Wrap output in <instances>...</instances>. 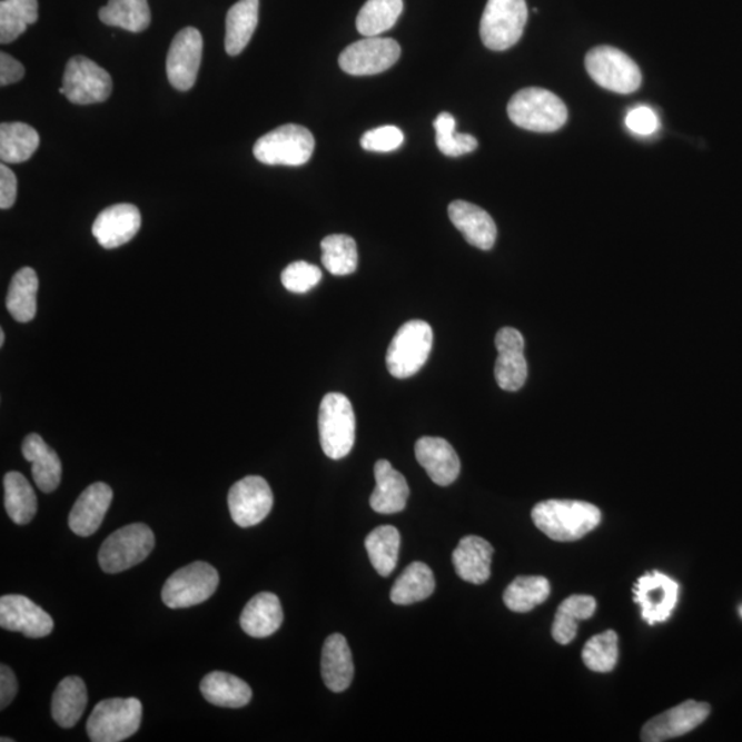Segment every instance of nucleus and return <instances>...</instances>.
I'll return each instance as SVG.
<instances>
[{
  "label": "nucleus",
  "mask_w": 742,
  "mask_h": 742,
  "mask_svg": "<svg viewBox=\"0 0 742 742\" xmlns=\"http://www.w3.org/2000/svg\"><path fill=\"white\" fill-rule=\"evenodd\" d=\"M22 455L32 464V477L40 491L49 494L60 486L62 464L58 454L42 439L31 434L22 443Z\"/></svg>",
  "instance_id": "25"
},
{
  "label": "nucleus",
  "mask_w": 742,
  "mask_h": 742,
  "mask_svg": "<svg viewBox=\"0 0 742 742\" xmlns=\"http://www.w3.org/2000/svg\"><path fill=\"white\" fill-rule=\"evenodd\" d=\"M17 200V178L6 164L0 166V208L9 209Z\"/></svg>",
  "instance_id": "47"
},
{
  "label": "nucleus",
  "mask_w": 742,
  "mask_h": 742,
  "mask_svg": "<svg viewBox=\"0 0 742 742\" xmlns=\"http://www.w3.org/2000/svg\"><path fill=\"white\" fill-rule=\"evenodd\" d=\"M434 346V332L425 320H408L397 330L387 353L388 372L395 378H408L417 374Z\"/></svg>",
  "instance_id": "5"
},
{
  "label": "nucleus",
  "mask_w": 742,
  "mask_h": 742,
  "mask_svg": "<svg viewBox=\"0 0 742 742\" xmlns=\"http://www.w3.org/2000/svg\"><path fill=\"white\" fill-rule=\"evenodd\" d=\"M405 144V133L395 126H383L364 133L360 139L362 148L377 154H388Z\"/></svg>",
  "instance_id": "45"
},
{
  "label": "nucleus",
  "mask_w": 742,
  "mask_h": 742,
  "mask_svg": "<svg viewBox=\"0 0 742 742\" xmlns=\"http://www.w3.org/2000/svg\"><path fill=\"white\" fill-rule=\"evenodd\" d=\"M680 598V584L662 572L653 571L634 584V601L647 624L669 621Z\"/></svg>",
  "instance_id": "13"
},
{
  "label": "nucleus",
  "mask_w": 742,
  "mask_h": 742,
  "mask_svg": "<svg viewBox=\"0 0 742 742\" xmlns=\"http://www.w3.org/2000/svg\"><path fill=\"white\" fill-rule=\"evenodd\" d=\"M711 712L710 704L687 700L657 716L652 718L642 729L641 740L645 742H662L681 738L700 726Z\"/></svg>",
  "instance_id": "16"
},
{
  "label": "nucleus",
  "mask_w": 742,
  "mask_h": 742,
  "mask_svg": "<svg viewBox=\"0 0 742 742\" xmlns=\"http://www.w3.org/2000/svg\"><path fill=\"white\" fill-rule=\"evenodd\" d=\"M201 32L187 27L174 38L167 57L169 83L179 91L190 90L196 85L202 60Z\"/></svg>",
  "instance_id": "15"
},
{
  "label": "nucleus",
  "mask_w": 742,
  "mask_h": 742,
  "mask_svg": "<svg viewBox=\"0 0 742 742\" xmlns=\"http://www.w3.org/2000/svg\"><path fill=\"white\" fill-rule=\"evenodd\" d=\"M23 75H26V69L20 61L6 52L0 55V85L4 87L17 83L23 78Z\"/></svg>",
  "instance_id": "48"
},
{
  "label": "nucleus",
  "mask_w": 742,
  "mask_h": 742,
  "mask_svg": "<svg viewBox=\"0 0 742 742\" xmlns=\"http://www.w3.org/2000/svg\"><path fill=\"white\" fill-rule=\"evenodd\" d=\"M399 43L389 38H366L342 52L340 68L353 76H372L385 72L399 60Z\"/></svg>",
  "instance_id": "12"
},
{
  "label": "nucleus",
  "mask_w": 742,
  "mask_h": 742,
  "mask_svg": "<svg viewBox=\"0 0 742 742\" xmlns=\"http://www.w3.org/2000/svg\"><path fill=\"white\" fill-rule=\"evenodd\" d=\"M0 741H2V742H11V741H14V740L2 738V739H0Z\"/></svg>",
  "instance_id": "51"
},
{
  "label": "nucleus",
  "mask_w": 742,
  "mask_h": 742,
  "mask_svg": "<svg viewBox=\"0 0 742 742\" xmlns=\"http://www.w3.org/2000/svg\"><path fill=\"white\" fill-rule=\"evenodd\" d=\"M40 145L33 127L23 122H3L0 126V159L3 164H20L31 159Z\"/></svg>",
  "instance_id": "34"
},
{
  "label": "nucleus",
  "mask_w": 742,
  "mask_h": 742,
  "mask_svg": "<svg viewBox=\"0 0 742 742\" xmlns=\"http://www.w3.org/2000/svg\"><path fill=\"white\" fill-rule=\"evenodd\" d=\"M4 507L16 524L31 523L38 512L37 494L20 472L4 476Z\"/></svg>",
  "instance_id": "35"
},
{
  "label": "nucleus",
  "mask_w": 742,
  "mask_h": 742,
  "mask_svg": "<svg viewBox=\"0 0 742 742\" xmlns=\"http://www.w3.org/2000/svg\"><path fill=\"white\" fill-rule=\"evenodd\" d=\"M142 711L138 699L103 700L87 721V734L92 742L125 741L138 732Z\"/></svg>",
  "instance_id": "6"
},
{
  "label": "nucleus",
  "mask_w": 742,
  "mask_h": 742,
  "mask_svg": "<svg viewBox=\"0 0 742 742\" xmlns=\"http://www.w3.org/2000/svg\"><path fill=\"white\" fill-rule=\"evenodd\" d=\"M19 685H17V677L8 665H0V709L11 704V701L17 696Z\"/></svg>",
  "instance_id": "49"
},
{
  "label": "nucleus",
  "mask_w": 742,
  "mask_h": 742,
  "mask_svg": "<svg viewBox=\"0 0 742 742\" xmlns=\"http://www.w3.org/2000/svg\"><path fill=\"white\" fill-rule=\"evenodd\" d=\"M402 13L403 0H367L356 19V28L365 38L379 37L395 26Z\"/></svg>",
  "instance_id": "39"
},
{
  "label": "nucleus",
  "mask_w": 742,
  "mask_h": 742,
  "mask_svg": "<svg viewBox=\"0 0 742 742\" xmlns=\"http://www.w3.org/2000/svg\"><path fill=\"white\" fill-rule=\"evenodd\" d=\"M259 23V0H239L226 17L225 47L227 55H241Z\"/></svg>",
  "instance_id": "29"
},
{
  "label": "nucleus",
  "mask_w": 742,
  "mask_h": 742,
  "mask_svg": "<svg viewBox=\"0 0 742 742\" xmlns=\"http://www.w3.org/2000/svg\"><path fill=\"white\" fill-rule=\"evenodd\" d=\"M619 639L613 630L594 635L587 641L582 652L583 663L594 673H611L619 659Z\"/></svg>",
  "instance_id": "42"
},
{
  "label": "nucleus",
  "mask_w": 742,
  "mask_h": 742,
  "mask_svg": "<svg viewBox=\"0 0 742 742\" xmlns=\"http://www.w3.org/2000/svg\"><path fill=\"white\" fill-rule=\"evenodd\" d=\"M323 263L332 276H349L358 268V248L353 237L344 234L327 236L320 243Z\"/></svg>",
  "instance_id": "41"
},
{
  "label": "nucleus",
  "mask_w": 742,
  "mask_h": 742,
  "mask_svg": "<svg viewBox=\"0 0 742 742\" xmlns=\"http://www.w3.org/2000/svg\"><path fill=\"white\" fill-rule=\"evenodd\" d=\"M99 19L109 27H119L128 32H142L150 26L148 0H109L99 10Z\"/></svg>",
  "instance_id": "37"
},
{
  "label": "nucleus",
  "mask_w": 742,
  "mask_h": 742,
  "mask_svg": "<svg viewBox=\"0 0 742 742\" xmlns=\"http://www.w3.org/2000/svg\"><path fill=\"white\" fill-rule=\"evenodd\" d=\"M323 677L332 692L347 691L354 680V660L348 642L342 634L327 636L323 651Z\"/></svg>",
  "instance_id": "27"
},
{
  "label": "nucleus",
  "mask_w": 742,
  "mask_h": 742,
  "mask_svg": "<svg viewBox=\"0 0 742 742\" xmlns=\"http://www.w3.org/2000/svg\"><path fill=\"white\" fill-rule=\"evenodd\" d=\"M586 69L595 83L613 92L631 93L639 90L642 83L639 66L615 47L600 46L590 50Z\"/></svg>",
  "instance_id": "10"
},
{
  "label": "nucleus",
  "mask_w": 742,
  "mask_h": 742,
  "mask_svg": "<svg viewBox=\"0 0 742 742\" xmlns=\"http://www.w3.org/2000/svg\"><path fill=\"white\" fill-rule=\"evenodd\" d=\"M367 554L378 575L389 576L396 568L400 551V534L393 525L374 528L365 541Z\"/></svg>",
  "instance_id": "36"
},
{
  "label": "nucleus",
  "mask_w": 742,
  "mask_h": 742,
  "mask_svg": "<svg viewBox=\"0 0 742 742\" xmlns=\"http://www.w3.org/2000/svg\"><path fill=\"white\" fill-rule=\"evenodd\" d=\"M0 626L17 631L29 639H43L55 629L49 613L23 595H3L0 598Z\"/></svg>",
  "instance_id": "18"
},
{
  "label": "nucleus",
  "mask_w": 742,
  "mask_h": 742,
  "mask_svg": "<svg viewBox=\"0 0 742 742\" xmlns=\"http://www.w3.org/2000/svg\"><path fill=\"white\" fill-rule=\"evenodd\" d=\"M507 115L514 125L534 132L557 131L568 120V109L556 93L537 87L514 93Z\"/></svg>",
  "instance_id": "2"
},
{
  "label": "nucleus",
  "mask_w": 742,
  "mask_h": 742,
  "mask_svg": "<svg viewBox=\"0 0 742 742\" xmlns=\"http://www.w3.org/2000/svg\"><path fill=\"white\" fill-rule=\"evenodd\" d=\"M200 689L208 703L226 709H243L253 700V689L247 682L221 671H214L204 677Z\"/></svg>",
  "instance_id": "30"
},
{
  "label": "nucleus",
  "mask_w": 742,
  "mask_h": 742,
  "mask_svg": "<svg viewBox=\"0 0 742 742\" xmlns=\"http://www.w3.org/2000/svg\"><path fill=\"white\" fill-rule=\"evenodd\" d=\"M531 516L537 530L557 542L582 540L597 528L603 518L598 507L588 502L560 499L541 502Z\"/></svg>",
  "instance_id": "1"
},
{
  "label": "nucleus",
  "mask_w": 742,
  "mask_h": 742,
  "mask_svg": "<svg viewBox=\"0 0 742 742\" xmlns=\"http://www.w3.org/2000/svg\"><path fill=\"white\" fill-rule=\"evenodd\" d=\"M376 488L370 496L374 512L394 514L405 511L410 488L405 476L397 472L388 461L379 459L374 466Z\"/></svg>",
  "instance_id": "23"
},
{
  "label": "nucleus",
  "mask_w": 742,
  "mask_h": 742,
  "mask_svg": "<svg viewBox=\"0 0 742 742\" xmlns=\"http://www.w3.org/2000/svg\"><path fill=\"white\" fill-rule=\"evenodd\" d=\"M551 595V583L543 576H518L504 593V603L511 611L527 613L545 603Z\"/></svg>",
  "instance_id": "38"
},
{
  "label": "nucleus",
  "mask_w": 742,
  "mask_h": 742,
  "mask_svg": "<svg viewBox=\"0 0 742 742\" xmlns=\"http://www.w3.org/2000/svg\"><path fill=\"white\" fill-rule=\"evenodd\" d=\"M113 491L105 483H93L80 494L69 514V527L76 535L96 534L112 504Z\"/></svg>",
  "instance_id": "21"
},
{
  "label": "nucleus",
  "mask_w": 742,
  "mask_h": 742,
  "mask_svg": "<svg viewBox=\"0 0 742 742\" xmlns=\"http://www.w3.org/2000/svg\"><path fill=\"white\" fill-rule=\"evenodd\" d=\"M494 547L481 536H465L453 553V564L461 580L483 584L489 580Z\"/></svg>",
  "instance_id": "24"
},
{
  "label": "nucleus",
  "mask_w": 742,
  "mask_h": 742,
  "mask_svg": "<svg viewBox=\"0 0 742 742\" xmlns=\"http://www.w3.org/2000/svg\"><path fill=\"white\" fill-rule=\"evenodd\" d=\"M274 496L260 476H248L230 488L229 511L233 522L243 528L254 527L270 514Z\"/></svg>",
  "instance_id": "14"
},
{
  "label": "nucleus",
  "mask_w": 742,
  "mask_h": 742,
  "mask_svg": "<svg viewBox=\"0 0 742 742\" xmlns=\"http://www.w3.org/2000/svg\"><path fill=\"white\" fill-rule=\"evenodd\" d=\"M528 21L525 0H488L481 21V37L489 50L505 51L522 39Z\"/></svg>",
  "instance_id": "7"
},
{
  "label": "nucleus",
  "mask_w": 742,
  "mask_h": 742,
  "mask_svg": "<svg viewBox=\"0 0 742 742\" xmlns=\"http://www.w3.org/2000/svg\"><path fill=\"white\" fill-rule=\"evenodd\" d=\"M436 587L434 572L424 563H413L397 577L390 601L396 605H410L429 598Z\"/></svg>",
  "instance_id": "33"
},
{
  "label": "nucleus",
  "mask_w": 742,
  "mask_h": 742,
  "mask_svg": "<svg viewBox=\"0 0 742 742\" xmlns=\"http://www.w3.org/2000/svg\"><path fill=\"white\" fill-rule=\"evenodd\" d=\"M323 279V271L307 261H295L285 268L280 274V280L286 290L291 294H307V291L315 288Z\"/></svg>",
  "instance_id": "44"
},
{
  "label": "nucleus",
  "mask_w": 742,
  "mask_h": 742,
  "mask_svg": "<svg viewBox=\"0 0 742 742\" xmlns=\"http://www.w3.org/2000/svg\"><path fill=\"white\" fill-rule=\"evenodd\" d=\"M140 224L142 219L136 206L117 204L98 215L92 225V236L105 249L119 248L137 236Z\"/></svg>",
  "instance_id": "19"
},
{
  "label": "nucleus",
  "mask_w": 742,
  "mask_h": 742,
  "mask_svg": "<svg viewBox=\"0 0 742 742\" xmlns=\"http://www.w3.org/2000/svg\"><path fill=\"white\" fill-rule=\"evenodd\" d=\"M436 131V145L444 156L461 157L472 154L477 149L478 142L469 133L457 132V121L454 116L443 112L436 117L434 122Z\"/></svg>",
  "instance_id": "43"
},
{
  "label": "nucleus",
  "mask_w": 742,
  "mask_h": 742,
  "mask_svg": "<svg viewBox=\"0 0 742 742\" xmlns=\"http://www.w3.org/2000/svg\"><path fill=\"white\" fill-rule=\"evenodd\" d=\"M315 139L306 127L286 125L257 139L254 155L267 166L300 167L314 154Z\"/></svg>",
  "instance_id": "4"
},
{
  "label": "nucleus",
  "mask_w": 742,
  "mask_h": 742,
  "mask_svg": "<svg viewBox=\"0 0 742 742\" xmlns=\"http://www.w3.org/2000/svg\"><path fill=\"white\" fill-rule=\"evenodd\" d=\"M38 0H2L0 2V42L19 39L39 19Z\"/></svg>",
  "instance_id": "40"
},
{
  "label": "nucleus",
  "mask_w": 742,
  "mask_h": 742,
  "mask_svg": "<svg viewBox=\"0 0 742 742\" xmlns=\"http://www.w3.org/2000/svg\"><path fill=\"white\" fill-rule=\"evenodd\" d=\"M740 616L742 617V605L739 607Z\"/></svg>",
  "instance_id": "52"
},
{
  "label": "nucleus",
  "mask_w": 742,
  "mask_h": 742,
  "mask_svg": "<svg viewBox=\"0 0 742 742\" xmlns=\"http://www.w3.org/2000/svg\"><path fill=\"white\" fill-rule=\"evenodd\" d=\"M218 586V571L204 561H197L168 577L162 587V603L171 610L202 604L212 597Z\"/></svg>",
  "instance_id": "9"
},
{
  "label": "nucleus",
  "mask_w": 742,
  "mask_h": 742,
  "mask_svg": "<svg viewBox=\"0 0 742 742\" xmlns=\"http://www.w3.org/2000/svg\"><path fill=\"white\" fill-rule=\"evenodd\" d=\"M112 87V78L107 70L79 56L67 63L60 93L76 105L101 103L110 97Z\"/></svg>",
  "instance_id": "11"
},
{
  "label": "nucleus",
  "mask_w": 742,
  "mask_h": 742,
  "mask_svg": "<svg viewBox=\"0 0 742 742\" xmlns=\"http://www.w3.org/2000/svg\"><path fill=\"white\" fill-rule=\"evenodd\" d=\"M626 126L630 131L639 133V136H652L657 131L659 119L651 108L639 107L627 113Z\"/></svg>",
  "instance_id": "46"
},
{
  "label": "nucleus",
  "mask_w": 742,
  "mask_h": 742,
  "mask_svg": "<svg viewBox=\"0 0 742 742\" xmlns=\"http://www.w3.org/2000/svg\"><path fill=\"white\" fill-rule=\"evenodd\" d=\"M597 601L592 595L575 594L558 606L552 635L560 645H568L576 639L577 623L593 617Z\"/></svg>",
  "instance_id": "32"
},
{
  "label": "nucleus",
  "mask_w": 742,
  "mask_h": 742,
  "mask_svg": "<svg viewBox=\"0 0 742 742\" xmlns=\"http://www.w3.org/2000/svg\"><path fill=\"white\" fill-rule=\"evenodd\" d=\"M39 279L31 267H23L16 273L9 286L8 307L17 323H31L38 309Z\"/></svg>",
  "instance_id": "31"
},
{
  "label": "nucleus",
  "mask_w": 742,
  "mask_h": 742,
  "mask_svg": "<svg viewBox=\"0 0 742 742\" xmlns=\"http://www.w3.org/2000/svg\"><path fill=\"white\" fill-rule=\"evenodd\" d=\"M284 622L283 605L276 594H256L244 607L239 623L254 639H267L277 633Z\"/></svg>",
  "instance_id": "26"
},
{
  "label": "nucleus",
  "mask_w": 742,
  "mask_h": 742,
  "mask_svg": "<svg viewBox=\"0 0 742 742\" xmlns=\"http://www.w3.org/2000/svg\"><path fill=\"white\" fill-rule=\"evenodd\" d=\"M319 441L330 459L347 457L355 444L356 418L346 395L327 394L319 407Z\"/></svg>",
  "instance_id": "3"
},
{
  "label": "nucleus",
  "mask_w": 742,
  "mask_h": 742,
  "mask_svg": "<svg viewBox=\"0 0 742 742\" xmlns=\"http://www.w3.org/2000/svg\"><path fill=\"white\" fill-rule=\"evenodd\" d=\"M449 220L463 233L466 241L482 250H489L496 241V225L491 215L475 204L454 201L448 207Z\"/></svg>",
  "instance_id": "22"
},
{
  "label": "nucleus",
  "mask_w": 742,
  "mask_h": 742,
  "mask_svg": "<svg viewBox=\"0 0 742 742\" xmlns=\"http://www.w3.org/2000/svg\"><path fill=\"white\" fill-rule=\"evenodd\" d=\"M154 547L155 534L148 525H127L102 543L98 554L99 565L107 574H120L142 563Z\"/></svg>",
  "instance_id": "8"
},
{
  "label": "nucleus",
  "mask_w": 742,
  "mask_h": 742,
  "mask_svg": "<svg viewBox=\"0 0 742 742\" xmlns=\"http://www.w3.org/2000/svg\"><path fill=\"white\" fill-rule=\"evenodd\" d=\"M495 347L498 359L495 364V379L499 388L516 393L528 377L527 360L524 356L525 342L522 333L513 327H502L496 333Z\"/></svg>",
  "instance_id": "17"
},
{
  "label": "nucleus",
  "mask_w": 742,
  "mask_h": 742,
  "mask_svg": "<svg viewBox=\"0 0 742 742\" xmlns=\"http://www.w3.org/2000/svg\"><path fill=\"white\" fill-rule=\"evenodd\" d=\"M3 344H4V332L0 330V346L3 347Z\"/></svg>",
  "instance_id": "50"
},
{
  "label": "nucleus",
  "mask_w": 742,
  "mask_h": 742,
  "mask_svg": "<svg viewBox=\"0 0 742 742\" xmlns=\"http://www.w3.org/2000/svg\"><path fill=\"white\" fill-rule=\"evenodd\" d=\"M416 457L437 486L447 487L457 481L461 472L458 454L442 437H421L416 443Z\"/></svg>",
  "instance_id": "20"
},
{
  "label": "nucleus",
  "mask_w": 742,
  "mask_h": 742,
  "mask_svg": "<svg viewBox=\"0 0 742 742\" xmlns=\"http://www.w3.org/2000/svg\"><path fill=\"white\" fill-rule=\"evenodd\" d=\"M89 701L87 687L79 676H68L58 683L51 701V715L63 729L73 728L80 721Z\"/></svg>",
  "instance_id": "28"
}]
</instances>
